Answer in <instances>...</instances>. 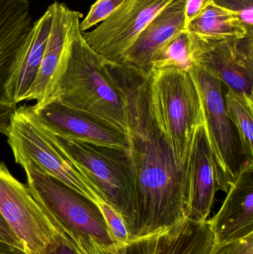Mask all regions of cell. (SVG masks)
Here are the masks:
<instances>
[{"mask_svg":"<svg viewBox=\"0 0 253 254\" xmlns=\"http://www.w3.org/2000/svg\"><path fill=\"white\" fill-rule=\"evenodd\" d=\"M7 137L15 161L19 165L29 161L34 163L43 172L72 188L97 206L107 201L99 190L62 153L47 130L30 116L26 106L15 110Z\"/></svg>","mask_w":253,"mask_h":254,"instance_id":"cell-5","label":"cell"},{"mask_svg":"<svg viewBox=\"0 0 253 254\" xmlns=\"http://www.w3.org/2000/svg\"><path fill=\"white\" fill-rule=\"evenodd\" d=\"M53 15L51 4L41 17L33 22L29 37L13 68L7 84V92L10 101L16 105L25 101V97L38 74L50 33Z\"/></svg>","mask_w":253,"mask_h":254,"instance_id":"cell-17","label":"cell"},{"mask_svg":"<svg viewBox=\"0 0 253 254\" xmlns=\"http://www.w3.org/2000/svg\"><path fill=\"white\" fill-rule=\"evenodd\" d=\"M30 116L46 130L56 135L100 146L129 150L126 131L49 98L42 103L26 106Z\"/></svg>","mask_w":253,"mask_h":254,"instance_id":"cell-11","label":"cell"},{"mask_svg":"<svg viewBox=\"0 0 253 254\" xmlns=\"http://www.w3.org/2000/svg\"><path fill=\"white\" fill-rule=\"evenodd\" d=\"M216 243L208 219H188L161 234L157 254H211Z\"/></svg>","mask_w":253,"mask_h":254,"instance_id":"cell-18","label":"cell"},{"mask_svg":"<svg viewBox=\"0 0 253 254\" xmlns=\"http://www.w3.org/2000/svg\"><path fill=\"white\" fill-rule=\"evenodd\" d=\"M48 132L62 153L99 190L126 223L132 195V176L128 150L92 144Z\"/></svg>","mask_w":253,"mask_h":254,"instance_id":"cell-6","label":"cell"},{"mask_svg":"<svg viewBox=\"0 0 253 254\" xmlns=\"http://www.w3.org/2000/svg\"><path fill=\"white\" fill-rule=\"evenodd\" d=\"M124 98L132 195L131 241L160 235L189 219L181 173L150 106L148 72L107 61Z\"/></svg>","mask_w":253,"mask_h":254,"instance_id":"cell-1","label":"cell"},{"mask_svg":"<svg viewBox=\"0 0 253 254\" xmlns=\"http://www.w3.org/2000/svg\"><path fill=\"white\" fill-rule=\"evenodd\" d=\"M208 220L217 244L253 234V161L244 160L221 208Z\"/></svg>","mask_w":253,"mask_h":254,"instance_id":"cell-15","label":"cell"},{"mask_svg":"<svg viewBox=\"0 0 253 254\" xmlns=\"http://www.w3.org/2000/svg\"><path fill=\"white\" fill-rule=\"evenodd\" d=\"M211 1L236 15L248 32L253 35V0H211Z\"/></svg>","mask_w":253,"mask_h":254,"instance_id":"cell-24","label":"cell"},{"mask_svg":"<svg viewBox=\"0 0 253 254\" xmlns=\"http://www.w3.org/2000/svg\"><path fill=\"white\" fill-rule=\"evenodd\" d=\"M191 36L193 65L230 89L253 97V35L218 40Z\"/></svg>","mask_w":253,"mask_h":254,"instance_id":"cell-9","label":"cell"},{"mask_svg":"<svg viewBox=\"0 0 253 254\" xmlns=\"http://www.w3.org/2000/svg\"><path fill=\"white\" fill-rule=\"evenodd\" d=\"M189 219L207 220L218 190L215 163L203 125L196 128L181 171Z\"/></svg>","mask_w":253,"mask_h":254,"instance_id":"cell-13","label":"cell"},{"mask_svg":"<svg viewBox=\"0 0 253 254\" xmlns=\"http://www.w3.org/2000/svg\"><path fill=\"white\" fill-rule=\"evenodd\" d=\"M52 5L53 20L43 61L25 101L42 103L53 95L71 37L80 26L82 16L80 12L71 10L65 3L57 1Z\"/></svg>","mask_w":253,"mask_h":254,"instance_id":"cell-14","label":"cell"},{"mask_svg":"<svg viewBox=\"0 0 253 254\" xmlns=\"http://www.w3.org/2000/svg\"><path fill=\"white\" fill-rule=\"evenodd\" d=\"M124 0H97L89 10L87 16L80 22L81 32H85L108 19Z\"/></svg>","mask_w":253,"mask_h":254,"instance_id":"cell-23","label":"cell"},{"mask_svg":"<svg viewBox=\"0 0 253 254\" xmlns=\"http://www.w3.org/2000/svg\"><path fill=\"white\" fill-rule=\"evenodd\" d=\"M0 213L25 249V254H46L64 244L62 237L22 183L0 161Z\"/></svg>","mask_w":253,"mask_h":254,"instance_id":"cell-8","label":"cell"},{"mask_svg":"<svg viewBox=\"0 0 253 254\" xmlns=\"http://www.w3.org/2000/svg\"><path fill=\"white\" fill-rule=\"evenodd\" d=\"M46 254H77L74 252L73 249L67 246L66 245L62 244L59 246V247L56 248L55 250L52 251V252H49V253Z\"/></svg>","mask_w":253,"mask_h":254,"instance_id":"cell-28","label":"cell"},{"mask_svg":"<svg viewBox=\"0 0 253 254\" xmlns=\"http://www.w3.org/2000/svg\"><path fill=\"white\" fill-rule=\"evenodd\" d=\"M189 72L202 100L203 127L215 163L217 188L227 193L242 162L239 139L226 113L222 83L196 65Z\"/></svg>","mask_w":253,"mask_h":254,"instance_id":"cell-7","label":"cell"},{"mask_svg":"<svg viewBox=\"0 0 253 254\" xmlns=\"http://www.w3.org/2000/svg\"><path fill=\"white\" fill-rule=\"evenodd\" d=\"M187 0H174L161 10L138 36L126 51L122 62L150 71V63L156 52L177 34L186 28Z\"/></svg>","mask_w":253,"mask_h":254,"instance_id":"cell-16","label":"cell"},{"mask_svg":"<svg viewBox=\"0 0 253 254\" xmlns=\"http://www.w3.org/2000/svg\"><path fill=\"white\" fill-rule=\"evenodd\" d=\"M160 236L135 240L125 246L100 244L92 239H88L81 240L74 251L77 254H157Z\"/></svg>","mask_w":253,"mask_h":254,"instance_id":"cell-22","label":"cell"},{"mask_svg":"<svg viewBox=\"0 0 253 254\" xmlns=\"http://www.w3.org/2000/svg\"><path fill=\"white\" fill-rule=\"evenodd\" d=\"M211 0H187L185 7L186 28L190 22L202 13Z\"/></svg>","mask_w":253,"mask_h":254,"instance_id":"cell-27","label":"cell"},{"mask_svg":"<svg viewBox=\"0 0 253 254\" xmlns=\"http://www.w3.org/2000/svg\"><path fill=\"white\" fill-rule=\"evenodd\" d=\"M211 254H253V234L230 243H216Z\"/></svg>","mask_w":253,"mask_h":254,"instance_id":"cell-25","label":"cell"},{"mask_svg":"<svg viewBox=\"0 0 253 254\" xmlns=\"http://www.w3.org/2000/svg\"><path fill=\"white\" fill-rule=\"evenodd\" d=\"M32 25L28 0H0V133L6 136L16 110L7 86Z\"/></svg>","mask_w":253,"mask_h":254,"instance_id":"cell-12","label":"cell"},{"mask_svg":"<svg viewBox=\"0 0 253 254\" xmlns=\"http://www.w3.org/2000/svg\"><path fill=\"white\" fill-rule=\"evenodd\" d=\"M21 167L26 173L27 185L33 196L60 234L64 244L74 251L79 242L88 239L100 244H112L105 219L95 203L33 162Z\"/></svg>","mask_w":253,"mask_h":254,"instance_id":"cell-4","label":"cell"},{"mask_svg":"<svg viewBox=\"0 0 253 254\" xmlns=\"http://www.w3.org/2000/svg\"><path fill=\"white\" fill-rule=\"evenodd\" d=\"M0 245L25 254V249L19 239L10 229L0 213Z\"/></svg>","mask_w":253,"mask_h":254,"instance_id":"cell-26","label":"cell"},{"mask_svg":"<svg viewBox=\"0 0 253 254\" xmlns=\"http://www.w3.org/2000/svg\"><path fill=\"white\" fill-rule=\"evenodd\" d=\"M187 29L195 35L215 40L253 35L248 32L236 15L215 5L212 1L198 17L189 23Z\"/></svg>","mask_w":253,"mask_h":254,"instance_id":"cell-19","label":"cell"},{"mask_svg":"<svg viewBox=\"0 0 253 254\" xmlns=\"http://www.w3.org/2000/svg\"><path fill=\"white\" fill-rule=\"evenodd\" d=\"M226 113L239 139L241 153L253 161V97L228 88L224 95Z\"/></svg>","mask_w":253,"mask_h":254,"instance_id":"cell-20","label":"cell"},{"mask_svg":"<svg viewBox=\"0 0 253 254\" xmlns=\"http://www.w3.org/2000/svg\"><path fill=\"white\" fill-rule=\"evenodd\" d=\"M193 65L191 33L184 29L156 52L150 63V71L178 69L189 72Z\"/></svg>","mask_w":253,"mask_h":254,"instance_id":"cell-21","label":"cell"},{"mask_svg":"<svg viewBox=\"0 0 253 254\" xmlns=\"http://www.w3.org/2000/svg\"><path fill=\"white\" fill-rule=\"evenodd\" d=\"M174 0H124L95 29L82 32L87 44L105 61L121 63L147 25Z\"/></svg>","mask_w":253,"mask_h":254,"instance_id":"cell-10","label":"cell"},{"mask_svg":"<svg viewBox=\"0 0 253 254\" xmlns=\"http://www.w3.org/2000/svg\"><path fill=\"white\" fill-rule=\"evenodd\" d=\"M53 98L126 132L123 92L107 62L87 44L80 26L71 37Z\"/></svg>","mask_w":253,"mask_h":254,"instance_id":"cell-2","label":"cell"},{"mask_svg":"<svg viewBox=\"0 0 253 254\" xmlns=\"http://www.w3.org/2000/svg\"><path fill=\"white\" fill-rule=\"evenodd\" d=\"M148 84L154 120L181 173L193 134L203 124L197 86L190 72L178 69L151 70Z\"/></svg>","mask_w":253,"mask_h":254,"instance_id":"cell-3","label":"cell"}]
</instances>
